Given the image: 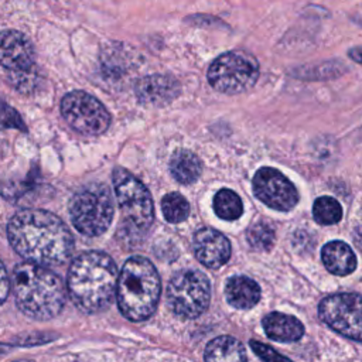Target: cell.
<instances>
[{"label":"cell","mask_w":362,"mask_h":362,"mask_svg":"<svg viewBox=\"0 0 362 362\" xmlns=\"http://www.w3.org/2000/svg\"><path fill=\"white\" fill-rule=\"evenodd\" d=\"M11 247L27 262L41 266H59L74 250L68 226L49 211L21 209L7 226Z\"/></svg>","instance_id":"cell-1"},{"label":"cell","mask_w":362,"mask_h":362,"mask_svg":"<svg viewBox=\"0 0 362 362\" xmlns=\"http://www.w3.org/2000/svg\"><path fill=\"white\" fill-rule=\"evenodd\" d=\"M117 266L105 252L90 250L76 256L68 270L66 287L72 303L86 314L105 310L116 291Z\"/></svg>","instance_id":"cell-2"},{"label":"cell","mask_w":362,"mask_h":362,"mask_svg":"<svg viewBox=\"0 0 362 362\" xmlns=\"http://www.w3.org/2000/svg\"><path fill=\"white\" fill-rule=\"evenodd\" d=\"M10 287L17 307L30 318L51 320L65 305V284L47 266L31 262L17 264L10 277Z\"/></svg>","instance_id":"cell-3"},{"label":"cell","mask_w":362,"mask_h":362,"mask_svg":"<svg viewBox=\"0 0 362 362\" xmlns=\"http://www.w3.org/2000/svg\"><path fill=\"white\" fill-rule=\"evenodd\" d=\"M160 276L154 264L143 256L129 257L116 281V301L120 313L133 322L150 318L158 305Z\"/></svg>","instance_id":"cell-4"},{"label":"cell","mask_w":362,"mask_h":362,"mask_svg":"<svg viewBox=\"0 0 362 362\" xmlns=\"http://www.w3.org/2000/svg\"><path fill=\"white\" fill-rule=\"evenodd\" d=\"M71 222L85 236H99L113 219V198L103 184H89L79 189L69 202Z\"/></svg>","instance_id":"cell-5"},{"label":"cell","mask_w":362,"mask_h":362,"mask_svg":"<svg viewBox=\"0 0 362 362\" xmlns=\"http://www.w3.org/2000/svg\"><path fill=\"white\" fill-rule=\"evenodd\" d=\"M112 178L126 226H132L134 232L147 230L154 219V205L148 189L132 173L120 167L113 170Z\"/></svg>","instance_id":"cell-6"},{"label":"cell","mask_w":362,"mask_h":362,"mask_svg":"<svg viewBox=\"0 0 362 362\" xmlns=\"http://www.w3.org/2000/svg\"><path fill=\"white\" fill-rule=\"evenodd\" d=\"M167 301L173 313L182 318H197L204 314L211 301V284L199 270L177 272L167 286Z\"/></svg>","instance_id":"cell-7"},{"label":"cell","mask_w":362,"mask_h":362,"mask_svg":"<svg viewBox=\"0 0 362 362\" xmlns=\"http://www.w3.org/2000/svg\"><path fill=\"white\" fill-rule=\"evenodd\" d=\"M209 85L226 95H235L250 89L259 78V64L247 52L229 51L221 54L208 68Z\"/></svg>","instance_id":"cell-8"},{"label":"cell","mask_w":362,"mask_h":362,"mask_svg":"<svg viewBox=\"0 0 362 362\" xmlns=\"http://www.w3.org/2000/svg\"><path fill=\"white\" fill-rule=\"evenodd\" d=\"M61 113L74 130L85 136L102 134L110 124L107 109L99 99L83 90L66 93L61 100Z\"/></svg>","instance_id":"cell-9"},{"label":"cell","mask_w":362,"mask_h":362,"mask_svg":"<svg viewBox=\"0 0 362 362\" xmlns=\"http://www.w3.org/2000/svg\"><path fill=\"white\" fill-rule=\"evenodd\" d=\"M318 314L322 322L338 334L356 342L362 338L361 296L356 293L332 294L321 300Z\"/></svg>","instance_id":"cell-10"},{"label":"cell","mask_w":362,"mask_h":362,"mask_svg":"<svg viewBox=\"0 0 362 362\" xmlns=\"http://www.w3.org/2000/svg\"><path fill=\"white\" fill-rule=\"evenodd\" d=\"M252 185L255 195L272 209L287 212L298 202V192L293 182L273 167L259 168Z\"/></svg>","instance_id":"cell-11"},{"label":"cell","mask_w":362,"mask_h":362,"mask_svg":"<svg viewBox=\"0 0 362 362\" xmlns=\"http://www.w3.org/2000/svg\"><path fill=\"white\" fill-rule=\"evenodd\" d=\"M0 65L8 71L35 66V51L28 37L17 30L0 31Z\"/></svg>","instance_id":"cell-12"},{"label":"cell","mask_w":362,"mask_h":362,"mask_svg":"<svg viewBox=\"0 0 362 362\" xmlns=\"http://www.w3.org/2000/svg\"><path fill=\"white\" fill-rule=\"evenodd\" d=\"M192 249L195 257L208 269H219L230 257L229 239L212 228H202L195 232Z\"/></svg>","instance_id":"cell-13"},{"label":"cell","mask_w":362,"mask_h":362,"mask_svg":"<svg viewBox=\"0 0 362 362\" xmlns=\"http://www.w3.org/2000/svg\"><path fill=\"white\" fill-rule=\"evenodd\" d=\"M180 83L171 75L153 74L136 82L134 92L140 103L147 106H164L180 95Z\"/></svg>","instance_id":"cell-14"},{"label":"cell","mask_w":362,"mask_h":362,"mask_svg":"<svg viewBox=\"0 0 362 362\" xmlns=\"http://www.w3.org/2000/svg\"><path fill=\"white\" fill-rule=\"evenodd\" d=\"M262 324L264 334L276 342H294L304 335V325L298 318L279 311L267 314Z\"/></svg>","instance_id":"cell-15"},{"label":"cell","mask_w":362,"mask_h":362,"mask_svg":"<svg viewBox=\"0 0 362 362\" xmlns=\"http://www.w3.org/2000/svg\"><path fill=\"white\" fill-rule=\"evenodd\" d=\"M260 293L259 284L253 279L242 274L229 277L225 284V296L228 303L239 310L255 307L260 300Z\"/></svg>","instance_id":"cell-16"},{"label":"cell","mask_w":362,"mask_h":362,"mask_svg":"<svg viewBox=\"0 0 362 362\" xmlns=\"http://www.w3.org/2000/svg\"><path fill=\"white\" fill-rule=\"evenodd\" d=\"M321 259L325 269L335 276H348L356 269V256L342 240H331L324 245Z\"/></svg>","instance_id":"cell-17"},{"label":"cell","mask_w":362,"mask_h":362,"mask_svg":"<svg viewBox=\"0 0 362 362\" xmlns=\"http://www.w3.org/2000/svg\"><path fill=\"white\" fill-rule=\"evenodd\" d=\"M205 361H246V351L240 341L230 335L216 337L209 341L204 351Z\"/></svg>","instance_id":"cell-18"},{"label":"cell","mask_w":362,"mask_h":362,"mask_svg":"<svg viewBox=\"0 0 362 362\" xmlns=\"http://www.w3.org/2000/svg\"><path fill=\"white\" fill-rule=\"evenodd\" d=\"M170 173L178 182L192 184L202 173V163L192 151L181 150L171 157Z\"/></svg>","instance_id":"cell-19"},{"label":"cell","mask_w":362,"mask_h":362,"mask_svg":"<svg viewBox=\"0 0 362 362\" xmlns=\"http://www.w3.org/2000/svg\"><path fill=\"white\" fill-rule=\"evenodd\" d=\"M214 211L221 219L235 221L242 215L243 204L235 191L222 188L214 197Z\"/></svg>","instance_id":"cell-20"},{"label":"cell","mask_w":362,"mask_h":362,"mask_svg":"<svg viewBox=\"0 0 362 362\" xmlns=\"http://www.w3.org/2000/svg\"><path fill=\"white\" fill-rule=\"evenodd\" d=\"M246 239L252 249L267 252L273 247L276 240V232L270 222L257 221L252 223L246 230Z\"/></svg>","instance_id":"cell-21"},{"label":"cell","mask_w":362,"mask_h":362,"mask_svg":"<svg viewBox=\"0 0 362 362\" xmlns=\"http://www.w3.org/2000/svg\"><path fill=\"white\" fill-rule=\"evenodd\" d=\"M313 216L320 225H334L342 218V206L335 198L322 195L314 201Z\"/></svg>","instance_id":"cell-22"},{"label":"cell","mask_w":362,"mask_h":362,"mask_svg":"<svg viewBox=\"0 0 362 362\" xmlns=\"http://www.w3.org/2000/svg\"><path fill=\"white\" fill-rule=\"evenodd\" d=\"M161 211L165 221L171 223H180L189 215V204L180 192H170L161 199Z\"/></svg>","instance_id":"cell-23"},{"label":"cell","mask_w":362,"mask_h":362,"mask_svg":"<svg viewBox=\"0 0 362 362\" xmlns=\"http://www.w3.org/2000/svg\"><path fill=\"white\" fill-rule=\"evenodd\" d=\"M8 81L14 89L21 93H31L40 85V72L37 66L25 71H8Z\"/></svg>","instance_id":"cell-24"},{"label":"cell","mask_w":362,"mask_h":362,"mask_svg":"<svg viewBox=\"0 0 362 362\" xmlns=\"http://www.w3.org/2000/svg\"><path fill=\"white\" fill-rule=\"evenodd\" d=\"M4 129H18L21 132H27L18 112L0 98V130Z\"/></svg>","instance_id":"cell-25"},{"label":"cell","mask_w":362,"mask_h":362,"mask_svg":"<svg viewBox=\"0 0 362 362\" xmlns=\"http://www.w3.org/2000/svg\"><path fill=\"white\" fill-rule=\"evenodd\" d=\"M249 345H250L252 351H253L260 359H263V361H284V359H288L287 356H284V355L276 352L272 346H269V345H266V344H263V342H259V341L252 339V341L249 342Z\"/></svg>","instance_id":"cell-26"},{"label":"cell","mask_w":362,"mask_h":362,"mask_svg":"<svg viewBox=\"0 0 362 362\" xmlns=\"http://www.w3.org/2000/svg\"><path fill=\"white\" fill-rule=\"evenodd\" d=\"M8 293H10V277L0 259V305L4 303Z\"/></svg>","instance_id":"cell-27"},{"label":"cell","mask_w":362,"mask_h":362,"mask_svg":"<svg viewBox=\"0 0 362 362\" xmlns=\"http://www.w3.org/2000/svg\"><path fill=\"white\" fill-rule=\"evenodd\" d=\"M359 47H356V48H354L351 52H349V55H354V59H355V62H361V55H359Z\"/></svg>","instance_id":"cell-28"},{"label":"cell","mask_w":362,"mask_h":362,"mask_svg":"<svg viewBox=\"0 0 362 362\" xmlns=\"http://www.w3.org/2000/svg\"><path fill=\"white\" fill-rule=\"evenodd\" d=\"M7 345H3V344H0V354H3V352H6L7 351Z\"/></svg>","instance_id":"cell-29"}]
</instances>
